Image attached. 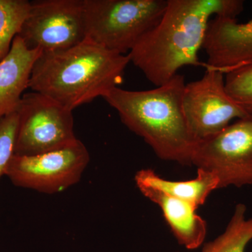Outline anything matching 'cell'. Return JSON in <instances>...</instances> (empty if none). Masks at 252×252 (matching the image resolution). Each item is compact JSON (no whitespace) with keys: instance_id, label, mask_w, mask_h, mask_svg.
I'll return each instance as SVG.
<instances>
[{"instance_id":"cell-15","label":"cell","mask_w":252,"mask_h":252,"mask_svg":"<svg viewBox=\"0 0 252 252\" xmlns=\"http://www.w3.org/2000/svg\"><path fill=\"white\" fill-rule=\"evenodd\" d=\"M27 0H0V61L9 54L31 10Z\"/></svg>"},{"instance_id":"cell-1","label":"cell","mask_w":252,"mask_h":252,"mask_svg":"<svg viewBox=\"0 0 252 252\" xmlns=\"http://www.w3.org/2000/svg\"><path fill=\"white\" fill-rule=\"evenodd\" d=\"M242 0H167L159 22L129 53L130 63L154 86L166 84L185 66L203 67L199 59L210 20L236 18L243 12Z\"/></svg>"},{"instance_id":"cell-9","label":"cell","mask_w":252,"mask_h":252,"mask_svg":"<svg viewBox=\"0 0 252 252\" xmlns=\"http://www.w3.org/2000/svg\"><path fill=\"white\" fill-rule=\"evenodd\" d=\"M224 77L220 71L206 69L203 77L186 84L182 105L197 142L217 135L232 121L248 117L225 90Z\"/></svg>"},{"instance_id":"cell-3","label":"cell","mask_w":252,"mask_h":252,"mask_svg":"<svg viewBox=\"0 0 252 252\" xmlns=\"http://www.w3.org/2000/svg\"><path fill=\"white\" fill-rule=\"evenodd\" d=\"M185 76L177 74L166 84L147 91L116 87L102 98L121 121L142 137L158 157L191 165L197 142L190 134L182 105Z\"/></svg>"},{"instance_id":"cell-17","label":"cell","mask_w":252,"mask_h":252,"mask_svg":"<svg viewBox=\"0 0 252 252\" xmlns=\"http://www.w3.org/2000/svg\"><path fill=\"white\" fill-rule=\"evenodd\" d=\"M18 124L17 112L0 119V180L5 176L6 167L14 154Z\"/></svg>"},{"instance_id":"cell-5","label":"cell","mask_w":252,"mask_h":252,"mask_svg":"<svg viewBox=\"0 0 252 252\" xmlns=\"http://www.w3.org/2000/svg\"><path fill=\"white\" fill-rule=\"evenodd\" d=\"M17 113L15 155L47 153L77 140L72 111L44 94L34 91L24 94Z\"/></svg>"},{"instance_id":"cell-14","label":"cell","mask_w":252,"mask_h":252,"mask_svg":"<svg viewBox=\"0 0 252 252\" xmlns=\"http://www.w3.org/2000/svg\"><path fill=\"white\" fill-rule=\"evenodd\" d=\"M246 212L245 205L238 204L224 232L205 244L201 252H245L252 240V219L246 218Z\"/></svg>"},{"instance_id":"cell-6","label":"cell","mask_w":252,"mask_h":252,"mask_svg":"<svg viewBox=\"0 0 252 252\" xmlns=\"http://www.w3.org/2000/svg\"><path fill=\"white\" fill-rule=\"evenodd\" d=\"M191 165L215 176L220 189L252 185V117L238 119L197 142Z\"/></svg>"},{"instance_id":"cell-4","label":"cell","mask_w":252,"mask_h":252,"mask_svg":"<svg viewBox=\"0 0 252 252\" xmlns=\"http://www.w3.org/2000/svg\"><path fill=\"white\" fill-rule=\"evenodd\" d=\"M86 39L127 55L157 24L167 0H83Z\"/></svg>"},{"instance_id":"cell-7","label":"cell","mask_w":252,"mask_h":252,"mask_svg":"<svg viewBox=\"0 0 252 252\" xmlns=\"http://www.w3.org/2000/svg\"><path fill=\"white\" fill-rule=\"evenodd\" d=\"M90 162L80 140L67 147L35 156H13L5 176L16 187L40 193H59L76 185Z\"/></svg>"},{"instance_id":"cell-12","label":"cell","mask_w":252,"mask_h":252,"mask_svg":"<svg viewBox=\"0 0 252 252\" xmlns=\"http://www.w3.org/2000/svg\"><path fill=\"white\" fill-rule=\"evenodd\" d=\"M142 195L160 207L172 234L188 250L201 246L206 238V221L197 213L196 207L151 187H137Z\"/></svg>"},{"instance_id":"cell-8","label":"cell","mask_w":252,"mask_h":252,"mask_svg":"<svg viewBox=\"0 0 252 252\" xmlns=\"http://www.w3.org/2000/svg\"><path fill=\"white\" fill-rule=\"evenodd\" d=\"M19 36L28 49L42 53L67 49L86 39L83 0L31 1Z\"/></svg>"},{"instance_id":"cell-13","label":"cell","mask_w":252,"mask_h":252,"mask_svg":"<svg viewBox=\"0 0 252 252\" xmlns=\"http://www.w3.org/2000/svg\"><path fill=\"white\" fill-rule=\"evenodd\" d=\"M135 182L137 187L157 189L197 208L205 204L212 191L220 189L216 177L202 170H197V176L193 180L172 181L162 178L152 169H142L135 174Z\"/></svg>"},{"instance_id":"cell-10","label":"cell","mask_w":252,"mask_h":252,"mask_svg":"<svg viewBox=\"0 0 252 252\" xmlns=\"http://www.w3.org/2000/svg\"><path fill=\"white\" fill-rule=\"evenodd\" d=\"M203 49L207 55V69L225 74L252 63V18L239 23L236 18H212Z\"/></svg>"},{"instance_id":"cell-16","label":"cell","mask_w":252,"mask_h":252,"mask_svg":"<svg viewBox=\"0 0 252 252\" xmlns=\"http://www.w3.org/2000/svg\"><path fill=\"white\" fill-rule=\"evenodd\" d=\"M224 79L230 97L252 117V63L225 73Z\"/></svg>"},{"instance_id":"cell-2","label":"cell","mask_w":252,"mask_h":252,"mask_svg":"<svg viewBox=\"0 0 252 252\" xmlns=\"http://www.w3.org/2000/svg\"><path fill=\"white\" fill-rule=\"evenodd\" d=\"M130 63L128 54L86 39L67 49L42 53L32 71L29 89L73 112L119 87Z\"/></svg>"},{"instance_id":"cell-11","label":"cell","mask_w":252,"mask_h":252,"mask_svg":"<svg viewBox=\"0 0 252 252\" xmlns=\"http://www.w3.org/2000/svg\"><path fill=\"white\" fill-rule=\"evenodd\" d=\"M41 54L40 50L28 49L19 36L15 37L9 54L0 61V119L17 112Z\"/></svg>"}]
</instances>
